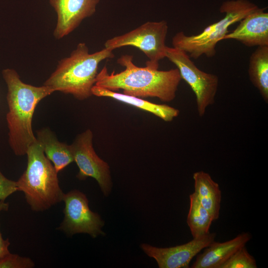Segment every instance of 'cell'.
Returning <instances> with one entry per match:
<instances>
[{
    "mask_svg": "<svg viewBox=\"0 0 268 268\" xmlns=\"http://www.w3.org/2000/svg\"><path fill=\"white\" fill-rule=\"evenodd\" d=\"M9 204L4 201H0V213L2 211H7ZM10 242L8 239H4L0 230V259L8 254L9 252L8 247Z\"/></svg>",
    "mask_w": 268,
    "mask_h": 268,
    "instance_id": "cell-22",
    "label": "cell"
},
{
    "mask_svg": "<svg viewBox=\"0 0 268 268\" xmlns=\"http://www.w3.org/2000/svg\"><path fill=\"white\" fill-rule=\"evenodd\" d=\"M27 165L16 182L17 191L24 193L27 203L36 212L48 210L63 201L58 172L46 156L38 141L28 149Z\"/></svg>",
    "mask_w": 268,
    "mask_h": 268,
    "instance_id": "cell-4",
    "label": "cell"
},
{
    "mask_svg": "<svg viewBox=\"0 0 268 268\" xmlns=\"http://www.w3.org/2000/svg\"><path fill=\"white\" fill-rule=\"evenodd\" d=\"M113 50L104 48L90 54L87 45L79 43L70 56L59 62L55 70L44 83L54 91L72 95L79 100L92 95L99 64L114 58Z\"/></svg>",
    "mask_w": 268,
    "mask_h": 268,
    "instance_id": "cell-3",
    "label": "cell"
},
{
    "mask_svg": "<svg viewBox=\"0 0 268 268\" xmlns=\"http://www.w3.org/2000/svg\"><path fill=\"white\" fill-rule=\"evenodd\" d=\"M251 238L250 233L244 232L224 242L214 241L197 256L191 268H219L237 250L246 246Z\"/></svg>",
    "mask_w": 268,
    "mask_h": 268,
    "instance_id": "cell-13",
    "label": "cell"
},
{
    "mask_svg": "<svg viewBox=\"0 0 268 268\" xmlns=\"http://www.w3.org/2000/svg\"><path fill=\"white\" fill-rule=\"evenodd\" d=\"M248 74L264 101L268 102V46L257 47L249 59Z\"/></svg>",
    "mask_w": 268,
    "mask_h": 268,
    "instance_id": "cell-17",
    "label": "cell"
},
{
    "mask_svg": "<svg viewBox=\"0 0 268 268\" xmlns=\"http://www.w3.org/2000/svg\"><path fill=\"white\" fill-rule=\"evenodd\" d=\"M133 60L129 55L118 59L117 63L125 68L119 73H109L104 66L97 75L95 85L114 91L122 89L124 94L140 98L156 97L163 102L175 98L182 79L177 68L160 70L148 66L139 67Z\"/></svg>",
    "mask_w": 268,
    "mask_h": 268,
    "instance_id": "cell-1",
    "label": "cell"
},
{
    "mask_svg": "<svg viewBox=\"0 0 268 268\" xmlns=\"http://www.w3.org/2000/svg\"><path fill=\"white\" fill-rule=\"evenodd\" d=\"M225 39L235 40L249 47L268 46V13L259 8L241 20Z\"/></svg>",
    "mask_w": 268,
    "mask_h": 268,
    "instance_id": "cell-12",
    "label": "cell"
},
{
    "mask_svg": "<svg viewBox=\"0 0 268 268\" xmlns=\"http://www.w3.org/2000/svg\"><path fill=\"white\" fill-rule=\"evenodd\" d=\"M36 138L58 173L74 161L70 145L59 141L50 129L44 128L38 131Z\"/></svg>",
    "mask_w": 268,
    "mask_h": 268,
    "instance_id": "cell-15",
    "label": "cell"
},
{
    "mask_svg": "<svg viewBox=\"0 0 268 268\" xmlns=\"http://www.w3.org/2000/svg\"><path fill=\"white\" fill-rule=\"evenodd\" d=\"M2 76L7 87L8 111L6 120L9 145L15 155L23 156L37 141L32 128L35 108L41 100L54 91L48 86H35L23 82L13 69H3Z\"/></svg>",
    "mask_w": 268,
    "mask_h": 268,
    "instance_id": "cell-2",
    "label": "cell"
},
{
    "mask_svg": "<svg viewBox=\"0 0 268 268\" xmlns=\"http://www.w3.org/2000/svg\"><path fill=\"white\" fill-rule=\"evenodd\" d=\"M168 29L165 20L148 21L129 32L107 40L105 48L113 51L124 46L135 47L148 58L146 66L158 68L159 61L166 58Z\"/></svg>",
    "mask_w": 268,
    "mask_h": 268,
    "instance_id": "cell-6",
    "label": "cell"
},
{
    "mask_svg": "<svg viewBox=\"0 0 268 268\" xmlns=\"http://www.w3.org/2000/svg\"><path fill=\"white\" fill-rule=\"evenodd\" d=\"M92 94L98 97H106L128 104L148 112L165 122H171L179 115V110L165 104L152 103L142 98L121 93L94 85Z\"/></svg>",
    "mask_w": 268,
    "mask_h": 268,
    "instance_id": "cell-14",
    "label": "cell"
},
{
    "mask_svg": "<svg viewBox=\"0 0 268 268\" xmlns=\"http://www.w3.org/2000/svg\"><path fill=\"white\" fill-rule=\"evenodd\" d=\"M63 201L64 218L57 229L68 236L76 233H87L95 238L104 235L101 228L104 221L97 213L90 210L86 196L77 190L65 194Z\"/></svg>",
    "mask_w": 268,
    "mask_h": 268,
    "instance_id": "cell-8",
    "label": "cell"
},
{
    "mask_svg": "<svg viewBox=\"0 0 268 268\" xmlns=\"http://www.w3.org/2000/svg\"><path fill=\"white\" fill-rule=\"evenodd\" d=\"M166 58L178 69L182 79L190 86L196 96L198 115L202 117L207 107L215 102L219 78L200 69L185 51L167 46Z\"/></svg>",
    "mask_w": 268,
    "mask_h": 268,
    "instance_id": "cell-7",
    "label": "cell"
},
{
    "mask_svg": "<svg viewBox=\"0 0 268 268\" xmlns=\"http://www.w3.org/2000/svg\"><path fill=\"white\" fill-rule=\"evenodd\" d=\"M34 262L29 258L9 253L0 259V268H32Z\"/></svg>",
    "mask_w": 268,
    "mask_h": 268,
    "instance_id": "cell-20",
    "label": "cell"
},
{
    "mask_svg": "<svg viewBox=\"0 0 268 268\" xmlns=\"http://www.w3.org/2000/svg\"><path fill=\"white\" fill-rule=\"evenodd\" d=\"M92 139V132L88 129L78 134L70 145L74 161L79 169L77 178L80 180L88 177L95 179L106 196L112 188L110 167L95 152Z\"/></svg>",
    "mask_w": 268,
    "mask_h": 268,
    "instance_id": "cell-9",
    "label": "cell"
},
{
    "mask_svg": "<svg viewBox=\"0 0 268 268\" xmlns=\"http://www.w3.org/2000/svg\"><path fill=\"white\" fill-rule=\"evenodd\" d=\"M17 191L16 181L6 178L0 170V201L5 200Z\"/></svg>",
    "mask_w": 268,
    "mask_h": 268,
    "instance_id": "cell-21",
    "label": "cell"
},
{
    "mask_svg": "<svg viewBox=\"0 0 268 268\" xmlns=\"http://www.w3.org/2000/svg\"><path fill=\"white\" fill-rule=\"evenodd\" d=\"M190 207L187 222L193 238L209 233L213 218L201 204L197 195H190Z\"/></svg>",
    "mask_w": 268,
    "mask_h": 268,
    "instance_id": "cell-18",
    "label": "cell"
},
{
    "mask_svg": "<svg viewBox=\"0 0 268 268\" xmlns=\"http://www.w3.org/2000/svg\"><path fill=\"white\" fill-rule=\"evenodd\" d=\"M100 0H49L54 8L57 21L53 32L54 37L60 39L75 30L83 19L96 11Z\"/></svg>",
    "mask_w": 268,
    "mask_h": 268,
    "instance_id": "cell-11",
    "label": "cell"
},
{
    "mask_svg": "<svg viewBox=\"0 0 268 268\" xmlns=\"http://www.w3.org/2000/svg\"><path fill=\"white\" fill-rule=\"evenodd\" d=\"M257 266L254 258L248 252L245 246L241 248L219 268H256Z\"/></svg>",
    "mask_w": 268,
    "mask_h": 268,
    "instance_id": "cell-19",
    "label": "cell"
},
{
    "mask_svg": "<svg viewBox=\"0 0 268 268\" xmlns=\"http://www.w3.org/2000/svg\"><path fill=\"white\" fill-rule=\"evenodd\" d=\"M195 192L201 204L209 212L213 220L219 218L221 192L219 185L203 171L193 174Z\"/></svg>",
    "mask_w": 268,
    "mask_h": 268,
    "instance_id": "cell-16",
    "label": "cell"
},
{
    "mask_svg": "<svg viewBox=\"0 0 268 268\" xmlns=\"http://www.w3.org/2000/svg\"><path fill=\"white\" fill-rule=\"evenodd\" d=\"M259 7L248 0H231L222 3L219 11L225 14L217 22L206 27L202 32L191 36L183 31L177 33L172 38L173 47L187 53L195 59L202 55L208 58L216 54V46L223 40L231 25L239 22Z\"/></svg>",
    "mask_w": 268,
    "mask_h": 268,
    "instance_id": "cell-5",
    "label": "cell"
},
{
    "mask_svg": "<svg viewBox=\"0 0 268 268\" xmlns=\"http://www.w3.org/2000/svg\"><path fill=\"white\" fill-rule=\"evenodd\" d=\"M216 234L208 233L176 246L158 248L142 244V250L154 259L160 268H188L193 258L214 241Z\"/></svg>",
    "mask_w": 268,
    "mask_h": 268,
    "instance_id": "cell-10",
    "label": "cell"
}]
</instances>
